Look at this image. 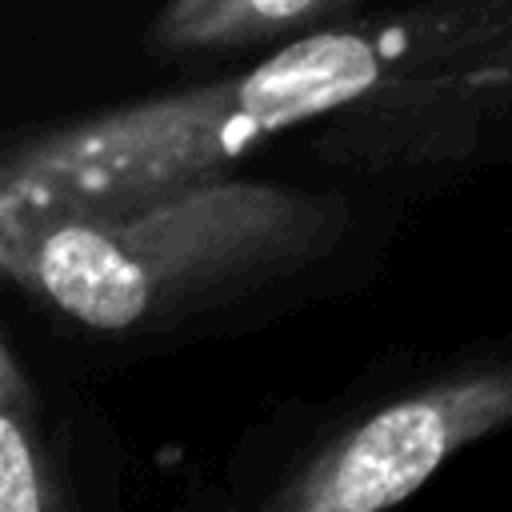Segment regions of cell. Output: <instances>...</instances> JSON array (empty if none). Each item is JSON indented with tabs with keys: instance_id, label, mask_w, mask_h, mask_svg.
Returning <instances> with one entry per match:
<instances>
[{
	"instance_id": "obj_1",
	"label": "cell",
	"mask_w": 512,
	"mask_h": 512,
	"mask_svg": "<svg viewBox=\"0 0 512 512\" xmlns=\"http://www.w3.org/2000/svg\"><path fill=\"white\" fill-rule=\"evenodd\" d=\"M512 168V0H400L236 68L12 128L0 236L228 172L424 208Z\"/></svg>"
},
{
	"instance_id": "obj_2",
	"label": "cell",
	"mask_w": 512,
	"mask_h": 512,
	"mask_svg": "<svg viewBox=\"0 0 512 512\" xmlns=\"http://www.w3.org/2000/svg\"><path fill=\"white\" fill-rule=\"evenodd\" d=\"M412 208L228 172L0 236V276L56 344L128 364L364 292Z\"/></svg>"
},
{
	"instance_id": "obj_3",
	"label": "cell",
	"mask_w": 512,
	"mask_h": 512,
	"mask_svg": "<svg viewBox=\"0 0 512 512\" xmlns=\"http://www.w3.org/2000/svg\"><path fill=\"white\" fill-rule=\"evenodd\" d=\"M504 428H512V332L392 348L344 388L256 416L224 456L220 504L380 512Z\"/></svg>"
},
{
	"instance_id": "obj_4",
	"label": "cell",
	"mask_w": 512,
	"mask_h": 512,
	"mask_svg": "<svg viewBox=\"0 0 512 512\" xmlns=\"http://www.w3.org/2000/svg\"><path fill=\"white\" fill-rule=\"evenodd\" d=\"M80 396L20 340L0 336V512H80L116 504V444Z\"/></svg>"
},
{
	"instance_id": "obj_5",
	"label": "cell",
	"mask_w": 512,
	"mask_h": 512,
	"mask_svg": "<svg viewBox=\"0 0 512 512\" xmlns=\"http://www.w3.org/2000/svg\"><path fill=\"white\" fill-rule=\"evenodd\" d=\"M388 4L400 0H152L136 28V60L160 84L196 80Z\"/></svg>"
}]
</instances>
